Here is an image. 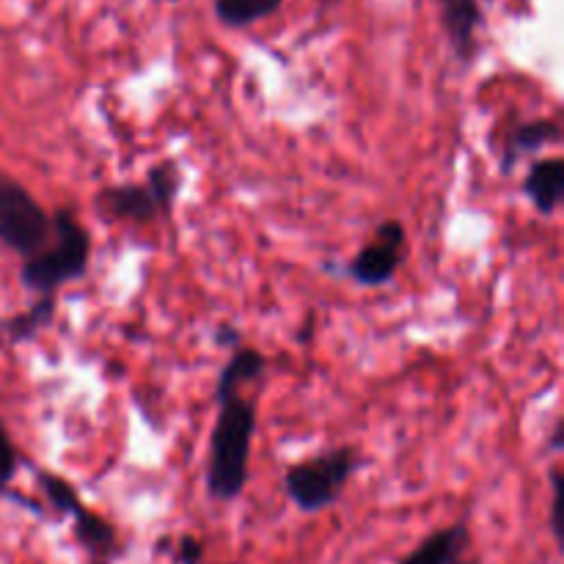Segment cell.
I'll return each mask as SVG.
<instances>
[{
    "label": "cell",
    "mask_w": 564,
    "mask_h": 564,
    "mask_svg": "<svg viewBox=\"0 0 564 564\" xmlns=\"http://www.w3.org/2000/svg\"><path fill=\"white\" fill-rule=\"evenodd\" d=\"M17 468H20V452H17L14 441H11V433L6 430V424L0 422V496H6V499L11 501H22V507H28L31 512H42L39 510V505H31V501L20 499V496L11 490V482H14L17 477Z\"/></svg>",
    "instance_id": "obj_16"
},
{
    "label": "cell",
    "mask_w": 564,
    "mask_h": 564,
    "mask_svg": "<svg viewBox=\"0 0 564 564\" xmlns=\"http://www.w3.org/2000/svg\"><path fill=\"white\" fill-rule=\"evenodd\" d=\"M53 235L50 242L20 264V281L36 297L55 295L72 281H80L91 262V235L72 207H58L50 213Z\"/></svg>",
    "instance_id": "obj_2"
},
{
    "label": "cell",
    "mask_w": 564,
    "mask_h": 564,
    "mask_svg": "<svg viewBox=\"0 0 564 564\" xmlns=\"http://www.w3.org/2000/svg\"><path fill=\"white\" fill-rule=\"evenodd\" d=\"M215 345L218 347H226V350H237V347L242 345L240 341V330L235 328V325H220L218 330H215Z\"/></svg>",
    "instance_id": "obj_19"
},
{
    "label": "cell",
    "mask_w": 564,
    "mask_h": 564,
    "mask_svg": "<svg viewBox=\"0 0 564 564\" xmlns=\"http://www.w3.org/2000/svg\"><path fill=\"white\" fill-rule=\"evenodd\" d=\"M460 564H479V562H460Z\"/></svg>",
    "instance_id": "obj_21"
},
{
    "label": "cell",
    "mask_w": 564,
    "mask_h": 564,
    "mask_svg": "<svg viewBox=\"0 0 564 564\" xmlns=\"http://www.w3.org/2000/svg\"><path fill=\"white\" fill-rule=\"evenodd\" d=\"M143 182H147L149 191H152L163 220L174 218L176 202H180V193H182V182H185V176H182V165L176 163L174 158H163L160 163H154L152 169L147 171V180Z\"/></svg>",
    "instance_id": "obj_14"
},
{
    "label": "cell",
    "mask_w": 564,
    "mask_h": 564,
    "mask_svg": "<svg viewBox=\"0 0 564 564\" xmlns=\"http://www.w3.org/2000/svg\"><path fill=\"white\" fill-rule=\"evenodd\" d=\"M562 471L560 466L551 468V532H554L556 543L562 545Z\"/></svg>",
    "instance_id": "obj_18"
},
{
    "label": "cell",
    "mask_w": 564,
    "mask_h": 564,
    "mask_svg": "<svg viewBox=\"0 0 564 564\" xmlns=\"http://www.w3.org/2000/svg\"><path fill=\"white\" fill-rule=\"evenodd\" d=\"M405 224L397 218H386L383 224H378V229L369 237V242H364L356 251V257L347 262V279L356 281L358 286H367V290L389 286L397 279V273H400L402 262H405Z\"/></svg>",
    "instance_id": "obj_6"
},
{
    "label": "cell",
    "mask_w": 564,
    "mask_h": 564,
    "mask_svg": "<svg viewBox=\"0 0 564 564\" xmlns=\"http://www.w3.org/2000/svg\"><path fill=\"white\" fill-rule=\"evenodd\" d=\"M361 466V452L352 444L334 446L297 460L284 474V494L306 516L330 510Z\"/></svg>",
    "instance_id": "obj_3"
},
{
    "label": "cell",
    "mask_w": 564,
    "mask_h": 564,
    "mask_svg": "<svg viewBox=\"0 0 564 564\" xmlns=\"http://www.w3.org/2000/svg\"><path fill=\"white\" fill-rule=\"evenodd\" d=\"M36 485L39 490H42L44 501H47L61 518H69L77 545H80L91 560L108 562L119 554L121 549L116 527L108 518H102L99 512L88 510V507L83 505L80 494H77L75 485H72L69 479L53 471H36Z\"/></svg>",
    "instance_id": "obj_5"
},
{
    "label": "cell",
    "mask_w": 564,
    "mask_h": 564,
    "mask_svg": "<svg viewBox=\"0 0 564 564\" xmlns=\"http://www.w3.org/2000/svg\"><path fill=\"white\" fill-rule=\"evenodd\" d=\"M562 444H564V422L562 419H556L554 427H551V435H549V452L560 455Z\"/></svg>",
    "instance_id": "obj_20"
},
{
    "label": "cell",
    "mask_w": 564,
    "mask_h": 564,
    "mask_svg": "<svg viewBox=\"0 0 564 564\" xmlns=\"http://www.w3.org/2000/svg\"><path fill=\"white\" fill-rule=\"evenodd\" d=\"M446 9V28H449L452 47L460 55L463 61L474 58V50H477V28L482 22V14H479L477 0H444Z\"/></svg>",
    "instance_id": "obj_13"
},
{
    "label": "cell",
    "mask_w": 564,
    "mask_h": 564,
    "mask_svg": "<svg viewBox=\"0 0 564 564\" xmlns=\"http://www.w3.org/2000/svg\"><path fill=\"white\" fill-rule=\"evenodd\" d=\"M468 545H471V532L466 523H449V527L427 534L397 564H460Z\"/></svg>",
    "instance_id": "obj_11"
},
{
    "label": "cell",
    "mask_w": 564,
    "mask_h": 564,
    "mask_svg": "<svg viewBox=\"0 0 564 564\" xmlns=\"http://www.w3.org/2000/svg\"><path fill=\"white\" fill-rule=\"evenodd\" d=\"M264 372H268V358H264V352L257 350V347L240 345L237 350L229 352L226 364L220 367L213 389L215 402L242 394V389L259 383L264 378Z\"/></svg>",
    "instance_id": "obj_10"
},
{
    "label": "cell",
    "mask_w": 564,
    "mask_h": 564,
    "mask_svg": "<svg viewBox=\"0 0 564 564\" xmlns=\"http://www.w3.org/2000/svg\"><path fill=\"white\" fill-rule=\"evenodd\" d=\"M160 545H169V551L174 554L176 564H202L204 560V543L196 534H182L176 543L171 540H160Z\"/></svg>",
    "instance_id": "obj_17"
},
{
    "label": "cell",
    "mask_w": 564,
    "mask_h": 564,
    "mask_svg": "<svg viewBox=\"0 0 564 564\" xmlns=\"http://www.w3.org/2000/svg\"><path fill=\"white\" fill-rule=\"evenodd\" d=\"M94 207L105 220H119V224L152 226L163 220L158 202L147 182H121L97 191Z\"/></svg>",
    "instance_id": "obj_7"
},
{
    "label": "cell",
    "mask_w": 564,
    "mask_h": 564,
    "mask_svg": "<svg viewBox=\"0 0 564 564\" xmlns=\"http://www.w3.org/2000/svg\"><path fill=\"white\" fill-rule=\"evenodd\" d=\"M53 235V220L39 198L17 176L0 169V246L25 262L36 257Z\"/></svg>",
    "instance_id": "obj_4"
},
{
    "label": "cell",
    "mask_w": 564,
    "mask_h": 564,
    "mask_svg": "<svg viewBox=\"0 0 564 564\" xmlns=\"http://www.w3.org/2000/svg\"><path fill=\"white\" fill-rule=\"evenodd\" d=\"M562 143V127L556 119H529L512 127L505 135L499 149V169L501 174H512L516 165L523 158L534 152H543L549 147H560Z\"/></svg>",
    "instance_id": "obj_8"
},
{
    "label": "cell",
    "mask_w": 564,
    "mask_h": 564,
    "mask_svg": "<svg viewBox=\"0 0 564 564\" xmlns=\"http://www.w3.org/2000/svg\"><path fill=\"white\" fill-rule=\"evenodd\" d=\"M213 433H209L207 463H204V490L213 501L229 505L246 490L251 477V452L257 435V400L246 394L215 402Z\"/></svg>",
    "instance_id": "obj_1"
},
{
    "label": "cell",
    "mask_w": 564,
    "mask_h": 564,
    "mask_svg": "<svg viewBox=\"0 0 564 564\" xmlns=\"http://www.w3.org/2000/svg\"><path fill=\"white\" fill-rule=\"evenodd\" d=\"M523 196L532 202L538 215L551 218L564 202V163L562 158H538L529 163L527 176L521 182Z\"/></svg>",
    "instance_id": "obj_9"
},
{
    "label": "cell",
    "mask_w": 564,
    "mask_h": 564,
    "mask_svg": "<svg viewBox=\"0 0 564 564\" xmlns=\"http://www.w3.org/2000/svg\"><path fill=\"white\" fill-rule=\"evenodd\" d=\"M55 312H58L55 295H42L25 312H17L11 317L0 319V330H3V336L11 345H25V341H33L42 330L53 325Z\"/></svg>",
    "instance_id": "obj_12"
},
{
    "label": "cell",
    "mask_w": 564,
    "mask_h": 564,
    "mask_svg": "<svg viewBox=\"0 0 564 564\" xmlns=\"http://www.w3.org/2000/svg\"><path fill=\"white\" fill-rule=\"evenodd\" d=\"M284 6V0H213V11L226 28H248L273 17Z\"/></svg>",
    "instance_id": "obj_15"
}]
</instances>
